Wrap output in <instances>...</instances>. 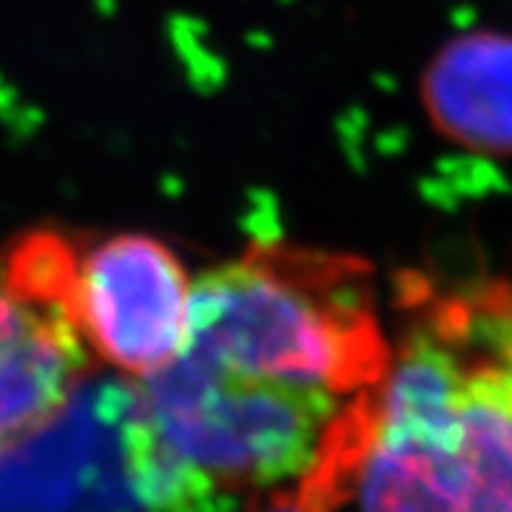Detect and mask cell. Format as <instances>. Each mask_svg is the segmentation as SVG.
<instances>
[{"mask_svg": "<svg viewBox=\"0 0 512 512\" xmlns=\"http://www.w3.org/2000/svg\"><path fill=\"white\" fill-rule=\"evenodd\" d=\"M350 493L359 512H512V285L416 291Z\"/></svg>", "mask_w": 512, "mask_h": 512, "instance_id": "1", "label": "cell"}, {"mask_svg": "<svg viewBox=\"0 0 512 512\" xmlns=\"http://www.w3.org/2000/svg\"><path fill=\"white\" fill-rule=\"evenodd\" d=\"M370 268L291 242H259L194 279L183 353L245 379L356 402L387 370Z\"/></svg>", "mask_w": 512, "mask_h": 512, "instance_id": "2", "label": "cell"}, {"mask_svg": "<svg viewBox=\"0 0 512 512\" xmlns=\"http://www.w3.org/2000/svg\"><path fill=\"white\" fill-rule=\"evenodd\" d=\"M350 407L180 353L131 390L126 456L140 490L160 507L271 490L311 473Z\"/></svg>", "mask_w": 512, "mask_h": 512, "instance_id": "3", "label": "cell"}, {"mask_svg": "<svg viewBox=\"0 0 512 512\" xmlns=\"http://www.w3.org/2000/svg\"><path fill=\"white\" fill-rule=\"evenodd\" d=\"M194 279L163 239L111 234L74 242L63 305L94 356L137 382L188 345Z\"/></svg>", "mask_w": 512, "mask_h": 512, "instance_id": "4", "label": "cell"}, {"mask_svg": "<svg viewBox=\"0 0 512 512\" xmlns=\"http://www.w3.org/2000/svg\"><path fill=\"white\" fill-rule=\"evenodd\" d=\"M89 365L92 350L69 311L20 288L0 254V453L63 416Z\"/></svg>", "mask_w": 512, "mask_h": 512, "instance_id": "5", "label": "cell"}, {"mask_svg": "<svg viewBox=\"0 0 512 512\" xmlns=\"http://www.w3.org/2000/svg\"><path fill=\"white\" fill-rule=\"evenodd\" d=\"M421 100L444 137L512 154V37L473 32L450 40L424 72Z\"/></svg>", "mask_w": 512, "mask_h": 512, "instance_id": "6", "label": "cell"}, {"mask_svg": "<svg viewBox=\"0 0 512 512\" xmlns=\"http://www.w3.org/2000/svg\"><path fill=\"white\" fill-rule=\"evenodd\" d=\"M362 441H365V404L356 402L345 413V419L339 421L330 447L325 456L319 458V464L311 470V493L308 487H302L305 493L282 495L274 504L262 507L259 512H325L328 507L322 504V498L339 495L342 490L353 487V473H356V461L362 453Z\"/></svg>", "mask_w": 512, "mask_h": 512, "instance_id": "7", "label": "cell"}]
</instances>
